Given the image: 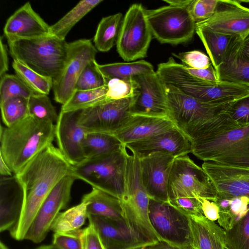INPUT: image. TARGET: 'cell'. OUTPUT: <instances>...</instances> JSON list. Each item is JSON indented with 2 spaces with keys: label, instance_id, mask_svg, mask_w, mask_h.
<instances>
[{
  "label": "cell",
  "instance_id": "49",
  "mask_svg": "<svg viewBox=\"0 0 249 249\" xmlns=\"http://www.w3.org/2000/svg\"><path fill=\"white\" fill-rule=\"evenodd\" d=\"M200 202L203 215L208 219L215 221L219 217V208L217 203L203 197H197Z\"/></svg>",
  "mask_w": 249,
  "mask_h": 249
},
{
  "label": "cell",
  "instance_id": "2",
  "mask_svg": "<svg viewBox=\"0 0 249 249\" xmlns=\"http://www.w3.org/2000/svg\"><path fill=\"white\" fill-rule=\"evenodd\" d=\"M165 85L169 117L191 142L238 127L226 113L231 102L219 105L204 103L173 86Z\"/></svg>",
  "mask_w": 249,
  "mask_h": 249
},
{
  "label": "cell",
  "instance_id": "28",
  "mask_svg": "<svg viewBox=\"0 0 249 249\" xmlns=\"http://www.w3.org/2000/svg\"><path fill=\"white\" fill-rule=\"evenodd\" d=\"M240 45L231 53L216 71L218 81L249 87V59L239 55L238 50Z\"/></svg>",
  "mask_w": 249,
  "mask_h": 249
},
{
  "label": "cell",
  "instance_id": "24",
  "mask_svg": "<svg viewBox=\"0 0 249 249\" xmlns=\"http://www.w3.org/2000/svg\"><path fill=\"white\" fill-rule=\"evenodd\" d=\"M175 126L169 117L130 114L113 135L125 145L166 131Z\"/></svg>",
  "mask_w": 249,
  "mask_h": 249
},
{
  "label": "cell",
  "instance_id": "55",
  "mask_svg": "<svg viewBox=\"0 0 249 249\" xmlns=\"http://www.w3.org/2000/svg\"><path fill=\"white\" fill-rule=\"evenodd\" d=\"M192 0H163L170 5L175 6H188Z\"/></svg>",
  "mask_w": 249,
  "mask_h": 249
},
{
  "label": "cell",
  "instance_id": "42",
  "mask_svg": "<svg viewBox=\"0 0 249 249\" xmlns=\"http://www.w3.org/2000/svg\"><path fill=\"white\" fill-rule=\"evenodd\" d=\"M107 85V80L97 68L95 59L89 63L81 73L76 85V90L93 89Z\"/></svg>",
  "mask_w": 249,
  "mask_h": 249
},
{
  "label": "cell",
  "instance_id": "11",
  "mask_svg": "<svg viewBox=\"0 0 249 249\" xmlns=\"http://www.w3.org/2000/svg\"><path fill=\"white\" fill-rule=\"evenodd\" d=\"M152 226L162 240L186 249L192 246L189 217L169 202L149 199Z\"/></svg>",
  "mask_w": 249,
  "mask_h": 249
},
{
  "label": "cell",
  "instance_id": "21",
  "mask_svg": "<svg viewBox=\"0 0 249 249\" xmlns=\"http://www.w3.org/2000/svg\"><path fill=\"white\" fill-rule=\"evenodd\" d=\"M50 26L27 2L8 18L3 33L7 41H10L47 36L50 35Z\"/></svg>",
  "mask_w": 249,
  "mask_h": 249
},
{
  "label": "cell",
  "instance_id": "47",
  "mask_svg": "<svg viewBox=\"0 0 249 249\" xmlns=\"http://www.w3.org/2000/svg\"><path fill=\"white\" fill-rule=\"evenodd\" d=\"M181 212L189 215H204L200 202L197 198L180 197L169 202Z\"/></svg>",
  "mask_w": 249,
  "mask_h": 249
},
{
  "label": "cell",
  "instance_id": "54",
  "mask_svg": "<svg viewBox=\"0 0 249 249\" xmlns=\"http://www.w3.org/2000/svg\"><path fill=\"white\" fill-rule=\"evenodd\" d=\"M0 173L1 176L3 177H10L14 175L13 172L1 156H0Z\"/></svg>",
  "mask_w": 249,
  "mask_h": 249
},
{
  "label": "cell",
  "instance_id": "6",
  "mask_svg": "<svg viewBox=\"0 0 249 249\" xmlns=\"http://www.w3.org/2000/svg\"><path fill=\"white\" fill-rule=\"evenodd\" d=\"M127 155L123 144L114 152L72 166L70 175L121 199L124 190Z\"/></svg>",
  "mask_w": 249,
  "mask_h": 249
},
{
  "label": "cell",
  "instance_id": "14",
  "mask_svg": "<svg viewBox=\"0 0 249 249\" xmlns=\"http://www.w3.org/2000/svg\"><path fill=\"white\" fill-rule=\"evenodd\" d=\"M134 97L107 100L99 105L81 110L78 124L87 132L113 135L130 114Z\"/></svg>",
  "mask_w": 249,
  "mask_h": 249
},
{
  "label": "cell",
  "instance_id": "8",
  "mask_svg": "<svg viewBox=\"0 0 249 249\" xmlns=\"http://www.w3.org/2000/svg\"><path fill=\"white\" fill-rule=\"evenodd\" d=\"M188 6L166 5L146 10L147 19L152 35L161 43L178 45L193 38L196 24Z\"/></svg>",
  "mask_w": 249,
  "mask_h": 249
},
{
  "label": "cell",
  "instance_id": "52",
  "mask_svg": "<svg viewBox=\"0 0 249 249\" xmlns=\"http://www.w3.org/2000/svg\"><path fill=\"white\" fill-rule=\"evenodd\" d=\"M238 53L241 57L249 59V33L241 39Z\"/></svg>",
  "mask_w": 249,
  "mask_h": 249
},
{
  "label": "cell",
  "instance_id": "33",
  "mask_svg": "<svg viewBox=\"0 0 249 249\" xmlns=\"http://www.w3.org/2000/svg\"><path fill=\"white\" fill-rule=\"evenodd\" d=\"M219 208V225L227 231L242 218L249 209V198L236 197L231 199L217 197L214 201Z\"/></svg>",
  "mask_w": 249,
  "mask_h": 249
},
{
  "label": "cell",
  "instance_id": "37",
  "mask_svg": "<svg viewBox=\"0 0 249 249\" xmlns=\"http://www.w3.org/2000/svg\"><path fill=\"white\" fill-rule=\"evenodd\" d=\"M28 101V98L15 97L0 103L2 120L6 127L29 115Z\"/></svg>",
  "mask_w": 249,
  "mask_h": 249
},
{
  "label": "cell",
  "instance_id": "13",
  "mask_svg": "<svg viewBox=\"0 0 249 249\" xmlns=\"http://www.w3.org/2000/svg\"><path fill=\"white\" fill-rule=\"evenodd\" d=\"M75 179L68 175L55 186L41 204L24 240L38 244L45 239L60 211L67 207Z\"/></svg>",
  "mask_w": 249,
  "mask_h": 249
},
{
  "label": "cell",
  "instance_id": "58",
  "mask_svg": "<svg viewBox=\"0 0 249 249\" xmlns=\"http://www.w3.org/2000/svg\"><path fill=\"white\" fill-rule=\"evenodd\" d=\"M186 249H195V248H194L192 246H190L188 248H187Z\"/></svg>",
  "mask_w": 249,
  "mask_h": 249
},
{
  "label": "cell",
  "instance_id": "10",
  "mask_svg": "<svg viewBox=\"0 0 249 249\" xmlns=\"http://www.w3.org/2000/svg\"><path fill=\"white\" fill-rule=\"evenodd\" d=\"M152 36L145 9L141 4H133L124 17L116 42L117 52L127 62L144 58Z\"/></svg>",
  "mask_w": 249,
  "mask_h": 249
},
{
  "label": "cell",
  "instance_id": "39",
  "mask_svg": "<svg viewBox=\"0 0 249 249\" xmlns=\"http://www.w3.org/2000/svg\"><path fill=\"white\" fill-rule=\"evenodd\" d=\"M29 115L37 119L56 123L59 115L47 95L34 94L28 101Z\"/></svg>",
  "mask_w": 249,
  "mask_h": 249
},
{
  "label": "cell",
  "instance_id": "60",
  "mask_svg": "<svg viewBox=\"0 0 249 249\" xmlns=\"http://www.w3.org/2000/svg\"><path fill=\"white\" fill-rule=\"evenodd\" d=\"M224 249H229L227 247H225Z\"/></svg>",
  "mask_w": 249,
  "mask_h": 249
},
{
  "label": "cell",
  "instance_id": "31",
  "mask_svg": "<svg viewBox=\"0 0 249 249\" xmlns=\"http://www.w3.org/2000/svg\"><path fill=\"white\" fill-rule=\"evenodd\" d=\"M123 144L112 134L87 132L83 142L85 160L114 152L120 148Z\"/></svg>",
  "mask_w": 249,
  "mask_h": 249
},
{
  "label": "cell",
  "instance_id": "38",
  "mask_svg": "<svg viewBox=\"0 0 249 249\" xmlns=\"http://www.w3.org/2000/svg\"><path fill=\"white\" fill-rule=\"evenodd\" d=\"M226 231V247L229 249H249V209L242 218Z\"/></svg>",
  "mask_w": 249,
  "mask_h": 249
},
{
  "label": "cell",
  "instance_id": "34",
  "mask_svg": "<svg viewBox=\"0 0 249 249\" xmlns=\"http://www.w3.org/2000/svg\"><path fill=\"white\" fill-rule=\"evenodd\" d=\"M87 203L84 201L61 212L53 224L54 233H66L81 229L88 218Z\"/></svg>",
  "mask_w": 249,
  "mask_h": 249
},
{
  "label": "cell",
  "instance_id": "51",
  "mask_svg": "<svg viewBox=\"0 0 249 249\" xmlns=\"http://www.w3.org/2000/svg\"><path fill=\"white\" fill-rule=\"evenodd\" d=\"M9 68V59L6 45L3 43L2 36L0 39V77L6 74Z\"/></svg>",
  "mask_w": 249,
  "mask_h": 249
},
{
  "label": "cell",
  "instance_id": "43",
  "mask_svg": "<svg viewBox=\"0 0 249 249\" xmlns=\"http://www.w3.org/2000/svg\"><path fill=\"white\" fill-rule=\"evenodd\" d=\"M226 113L238 127L249 125V94L231 102Z\"/></svg>",
  "mask_w": 249,
  "mask_h": 249
},
{
  "label": "cell",
  "instance_id": "44",
  "mask_svg": "<svg viewBox=\"0 0 249 249\" xmlns=\"http://www.w3.org/2000/svg\"><path fill=\"white\" fill-rule=\"evenodd\" d=\"M218 0H192L188 8L196 24L204 22L214 14Z\"/></svg>",
  "mask_w": 249,
  "mask_h": 249
},
{
  "label": "cell",
  "instance_id": "5",
  "mask_svg": "<svg viewBox=\"0 0 249 249\" xmlns=\"http://www.w3.org/2000/svg\"><path fill=\"white\" fill-rule=\"evenodd\" d=\"M7 42L13 60L53 79L61 71L67 56L69 43L50 35Z\"/></svg>",
  "mask_w": 249,
  "mask_h": 249
},
{
  "label": "cell",
  "instance_id": "20",
  "mask_svg": "<svg viewBox=\"0 0 249 249\" xmlns=\"http://www.w3.org/2000/svg\"><path fill=\"white\" fill-rule=\"evenodd\" d=\"M196 25L242 38L249 33V8L237 0H218L213 16Z\"/></svg>",
  "mask_w": 249,
  "mask_h": 249
},
{
  "label": "cell",
  "instance_id": "56",
  "mask_svg": "<svg viewBox=\"0 0 249 249\" xmlns=\"http://www.w3.org/2000/svg\"><path fill=\"white\" fill-rule=\"evenodd\" d=\"M35 249H59L56 246L52 245H43L36 248Z\"/></svg>",
  "mask_w": 249,
  "mask_h": 249
},
{
  "label": "cell",
  "instance_id": "53",
  "mask_svg": "<svg viewBox=\"0 0 249 249\" xmlns=\"http://www.w3.org/2000/svg\"><path fill=\"white\" fill-rule=\"evenodd\" d=\"M146 249H181L163 240L159 241L156 243L148 246Z\"/></svg>",
  "mask_w": 249,
  "mask_h": 249
},
{
  "label": "cell",
  "instance_id": "7",
  "mask_svg": "<svg viewBox=\"0 0 249 249\" xmlns=\"http://www.w3.org/2000/svg\"><path fill=\"white\" fill-rule=\"evenodd\" d=\"M191 143V153L204 161L249 166V125L200 137Z\"/></svg>",
  "mask_w": 249,
  "mask_h": 249
},
{
  "label": "cell",
  "instance_id": "23",
  "mask_svg": "<svg viewBox=\"0 0 249 249\" xmlns=\"http://www.w3.org/2000/svg\"><path fill=\"white\" fill-rule=\"evenodd\" d=\"M24 189L15 175L0 179V231H10L17 224L25 203Z\"/></svg>",
  "mask_w": 249,
  "mask_h": 249
},
{
  "label": "cell",
  "instance_id": "18",
  "mask_svg": "<svg viewBox=\"0 0 249 249\" xmlns=\"http://www.w3.org/2000/svg\"><path fill=\"white\" fill-rule=\"evenodd\" d=\"M175 158L157 153L139 159L142 181L149 199L169 202L168 181Z\"/></svg>",
  "mask_w": 249,
  "mask_h": 249
},
{
  "label": "cell",
  "instance_id": "41",
  "mask_svg": "<svg viewBox=\"0 0 249 249\" xmlns=\"http://www.w3.org/2000/svg\"><path fill=\"white\" fill-rule=\"evenodd\" d=\"M107 100H117L137 95V84L134 78L130 79L113 78L107 81Z\"/></svg>",
  "mask_w": 249,
  "mask_h": 249
},
{
  "label": "cell",
  "instance_id": "30",
  "mask_svg": "<svg viewBox=\"0 0 249 249\" xmlns=\"http://www.w3.org/2000/svg\"><path fill=\"white\" fill-rule=\"evenodd\" d=\"M103 0L80 1L72 9L54 24L50 26V35L65 40L72 27Z\"/></svg>",
  "mask_w": 249,
  "mask_h": 249
},
{
  "label": "cell",
  "instance_id": "9",
  "mask_svg": "<svg viewBox=\"0 0 249 249\" xmlns=\"http://www.w3.org/2000/svg\"><path fill=\"white\" fill-rule=\"evenodd\" d=\"M169 202L177 197H203L214 201L217 193L202 167L185 155L175 158L170 172Z\"/></svg>",
  "mask_w": 249,
  "mask_h": 249
},
{
  "label": "cell",
  "instance_id": "29",
  "mask_svg": "<svg viewBox=\"0 0 249 249\" xmlns=\"http://www.w3.org/2000/svg\"><path fill=\"white\" fill-rule=\"evenodd\" d=\"M123 18L121 13L102 18L93 38L94 45L97 51L107 52L116 43Z\"/></svg>",
  "mask_w": 249,
  "mask_h": 249
},
{
  "label": "cell",
  "instance_id": "19",
  "mask_svg": "<svg viewBox=\"0 0 249 249\" xmlns=\"http://www.w3.org/2000/svg\"><path fill=\"white\" fill-rule=\"evenodd\" d=\"M80 110H61L55 124L58 148L72 166L85 160L83 142L87 131L78 123Z\"/></svg>",
  "mask_w": 249,
  "mask_h": 249
},
{
  "label": "cell",
  "instance_id": "15",
  "mask_svg": "<svg viewBox=\"0 0 249 249\" xmlns=\"http://www.w3.org/2000/svg\"><path fill=\"white\" fill-rule=\"evenodd\" d=\"M134 79L138 92L134 97L130 114L169 117L166 85L156 71L142 74Z\"/></svg>",
  "mask_w": 249,
  "mask_h": 249
},
{
  "label": "cell",
  "instance_id": "46",
  "mask_svg": "<svg viewBox=\"0 0 249 249\" xmlns=\"http://www.w3.org/2000/svg\"><path fill=\"white\" fill-rule=\"evenodd\" d=\"M82 229L66 233H54L53 244L59 249H82Z\"/></svg>",
  "mask_w": 249,
  "mask_h": 249
},
{
  "label": "cell",
  "instance_id": "35",
  "mask_svg": "<svg viewBox=\"0 0 249 249\" xmlns=\"http://www.w3.org/2000/svg\"><path fill=\"white\" fill-rule=\"evenodd\" d=\"M107 85L89 90H76L61 110L72 111L83 110L99 105L107 100Z\"/></svg>",
  "mask_w": 249,
  "mask_h": 249
},
{
  "label": "cell",
  "instance_id": "22",
  "mask_svg": "<svg viewBox=\"0 0 249 249\" xmlns=\"http://www.w3.org/2000/svg\"><path fill=\"white\" fill-rule=\"evenodd\" d=\"M88 219L97 232L105 249H137L149 246L138 239L125 223L91 215Z\"/></svg>",
  "mask_w": 249,
  "mask_h": 249
},
{
  "label": "cell",
  "instance_id": "27",
  "mask_svg": "<svg viewBox=\"0 0 249 249\" xmlns=\"http://www.w3.org/2000/svg\"><path fill=\"white\" fill-rule=\"evenodd\" d=\"M82 201L87 203L89 215L102 216L125 223L120 199L95 188L83 196Z\"/></svg>",
  "mask_w": 249,
  "mask_h": 249
},
{
  "label": "cell",
  "instance_id": "59",
  "mask_svg": "<svg viewBox=\"0 0 249 249\" xmlns=\"http://www.w3.org/2000/svg\"><path fill=\"white\" fill-rule=\"evenodd\" d=\"M146 248H142L137 249H146Z\"/></svg>",
  "mask_w": 249,
  "mask_h": 249
},
{
  "label": "cell",
  "instance_id": "32",
  "mask_svg": "<svg viewBox=\"0 0 249 249\" xmlns=\"http://www.w3.org/2000/svg\"><path fill=\"white\" fill-rule=\"evenodd\" d=\"M97 68L107 81L113 78L130 79L154 71L152 65L144 60L104 65L97 63Z\"/></svg>",
  "mask_w": 249,
  "mask_h": 249
},
{
  "label": "cell",
  "instance_id": "4",
  "mask_svg": "<svg viewBox=\"0 0 249 249\" xmlns=\"http://www.w3.org/2000/svg\"><path fill=\"white\" fill-rule=\"evenodd\" d=\"M149 199L141 178L140 160L133 154H128L121 204L127 227L138 239L148 246L162 240L149 219Z\"/></svg>",
  "mask_w": 249,
  "mask_h": 249
},
{
  "label": "cell",
  "instance_id": "16",
  "mask_svg": "<svg viewBox=\"0 0 249 249\" xmlns=\"http://www.w3.org/2000/svg\"><path fill=\"white\" fill-rule=\"evenodd\" d=\"M202 169L215 188L218 197L249 198V166L204 161Z\"/></svg>",
  "mask_w": 249,
  "mask_h": 249
},
{
  "label": "cell",
  "instance_id": "1",
  "mask_svg": "<svg viewBox=\"0 0 249 249\" xmlns=\"http://www.w3.org/2000/svg\"><path fill=\"white\" fill-rule=\"evenodd\" d=\"M72 166L52 144L36 155L18 174L25 195V203L17 224L10 231L17 241L25 239L41 204L55 186L70 175Z\"/></svg>",
  "mask_w": 249,
  "mask_h": 249
},
{
  "label": "cell",
  "instance_id": "25",
  "mask_svg": "<svg viewBox=\"0 0 249 249\" xmlns=\"http://www.w3.org/2000/svg\"><path fill=\"white\" fill-rule=\"evenodd\" d=\"M196 32L203 43L215 70L223 64L240 44L242 38L196 25Z\"/></svg>",
  "mask_w": 249,
  "mask_h": 249
},
{
  "label": "cell",
  "instance_id": "3",
  "mask_svg": "<svg viewBox=\"0 0 249 249\" xmlns=\"http://www.w3.org/2000/svg\"><path fill=\"white\" fill-rule=\"evenodd\" d=\"M0 156L13 175L52 144L55 125L28 115L10 127H0Z\"/></svg>",
  "mask_w": 249,
  "mask_h": 249
},
{
  "label": "cell",
  "instance_id": "17",
  "mask_svg": "<svg viewBox=\"0 0 249 249\" xmlns=\"http://www.w3.org/2000/svg\"><path fill=\"white\" fill-rule=\"evenodd\" d=\"M139 159L157 153H165L175 158L192 152V143L177 127L148 138L125 144Z\"/></svg>",
  "mask_w": 249,
  "mask_h": 249
},
{
  "label": "cell",
  "instance_id": "26",
  "mask_svg": "<svg viewBox=\"0 0 249 249\" xmlns=\"http://www.w3.org/2000/svg\"><path fill=\"white\" fill-rule=\"evenodd\" d=\"M192 247L195 249H224L226 231L204 215H189Z\"/></svg>",
  "mask_w": 249,
  "mask_h": 249
},
{
  "label": "cell",
  "instance_id": "12",
  "mask_svg": "<svg viewBox=\"0 0 249 249\" xmlns=\"http://www.w3.org/2000/svg\"><path fill=\"white\" fill-rule=\"evenodd\" d=\"M97 50L91 40L80 39L69 43L67 56L60 72L53 79L55 101L66 104L76 90L77 81L87 65L95 60Z\"/></svg>",
  "mask_w": 249,
  "mask_h": 249
},
{
  "label": "cell",
  "instance_id": "48",
  "mask_svg": "<svg viewBox=\"0 0 249 249\" xmlns=\"http://www.w3.org/2000/svg\"><path fill=\"white\" fill-rule=\"evenodd\" d=\"M82 249H105L97 232L92 225L82 229Z\"/></svg>",
  "mask_w": 249,
  "mask_h": 249
},
{
  "label": "cell",
  "instance_id": "36",
  "mask_svg": "<svg viewBox=\"0 0 249 249\" xmlns=\"http://www.w3.org/2000/svg\"><path fill=\"white\" fill-rule=\"evenodd\" d=\"M12 67L16 75L35 93L48 95L53 89V78L43 76L16 60H13Z\"/></svg>",
  "mask_w": 249,
  "mask_h": 249
},
{
  "label": "cell",
  "instance_id": "45",
  "mask_svg": "<svg viewBox=\"0 0 249 249\" xmlns=\"http://www.w3.org/2000/svg\"><path fill=\"white\" fill-rule=\"evenodd\" d=\"M173 55L179 59L183 65L188 68L196 69H206L212 64L210 57L198 50L183 52L178 54L173 53Z\"/></svg>",
  "mask_w": 249,
  "mask_h": 249
},
{
  "label": "cell",
  "instance_id": "40",
  "mask_svg": "<svg viewBox=\"0 0 249 249\" xmlns=\"http://www.w3.org/2000/svg\"><path fill=\"white\" fill-rule=\"evenodd\" d=\"M0 78V103L15 97L29 99L36 94L17 75L6 73Z\"/></svg>",
  "mask_w": 249,
  "mask_h": 249
},
{
  "label": "cell",
  "instance_id": "57",
  "mask_svg": "<svg viewBox=\"0 0 249 249\" xmlns=\"http://www.w3.org/2000/svg\"><path fill=\"white\" fill-rule=\"evenodd\" d=\"M0 249H8L6 246L2 242H0Z\"/></svg>",
  "mask_w": 249,
  "mask_h": 249
},
{
  "label": "cell",
  "instance_id": "50",
  "mask_svg": "<svg viewBox=\"0 0 249 249\" xmlns=\"http://www.w3.org/2000/svg\"><path fill=\"white\" fill-rule=\"evenodd\" d=\"M184 67L189 73L196 77L208 81H218L216 70L212 64L206 69H196Z\"/></svg>",
  "mask_w": 249,
  "mask_h": 249
}]
</instances>
